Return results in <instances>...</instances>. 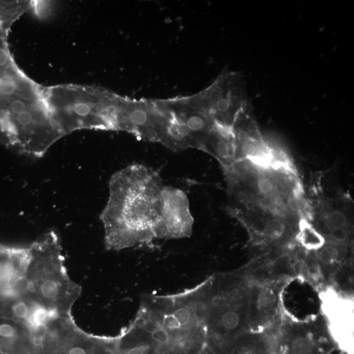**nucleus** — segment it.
<instances>
[{
    "label": "nucleus",
    "mask_w": 354,
    "mask_h": 354,
    "mask_svg": "<svg viewBox=\"0 0 354 354\" xmlns=\"http://www.w3.org/2000/svg\"><path fill=\"white\" fill-rule=\"evenodd\" d=\"M164 186L156 171L140 164L112 177L109 200L100 217L108 249L119 251L156 238Z\"/></svg>",
    "instance_id": "f257e3e1"
},
{
    "label": "nucleus",
    "mask_w": 354,
    "mask_h": 354,
    "mask_svg": "<svg viewBox=\"0 0 354 354\" xmlns=\"http://www.w3.org/2000/svg\"><path fill=\"white\" fill-rule=\"evenodd\" d=\"M9 30L0 24V143L30 137L50 116L42 85L24 74L8 44Z\"/></svg>",
    "instance_id": "f03ea898"
},
{
    "label": "nucleus",
    "mask_w": 354,
    "mask_h": 354,
    "mask_svg": "<svg viewBox=\"0 0 354 354\" xmlns=\"http://www.w3.org/2000/svg\"><path fill=\"white\" fill-rule=\"evenodd\" d=\"M43 93L48 111L63 136L83 129L117 131L116 93L78 84L43 86Z\"/></svg>",
    "instance_id": "7ed1b4c3"
},
{
    "label": "nucleus",
    "mask_w": 354,
    "mask_h": 354,
    "mask_svg": "<svg viewBox=\"0 0 354 354\" xmlns=\"http://www.w3.org/2000/svg\"><path fill=\"white\" fill-rule=\"evenodd\" d=\"M28 247L26 279L30 290L51 315H72L81 288L68 275L59 236L51 231Z\"/></svg>",
    "instance_id": "20e7f679"
},
{
    "label": "nucleus",
    "mask_w": 354,
    "mask_h": 354,
    "mask_svg": "<svg viewBox=\"0 0 354 354\" xmlns=\"http://www.w3.org/2000/svg\"><path fill=\"white\" fill-rule=\"evenodd\" d=\"M192 97L217 125L231 129L249 103L245 81L236 72L222 73L212 84Z\"/></svg>",
    "instance_id": "39448f33"
},
{
    "label": "nucleus",
    "mask_w": 354,
    "mask_h": 354,
    "mask_svg": "<svg viewBox=\"0 0 354 354\" xmlns=\"http://www.w3.org/2000/svg\"><path fill=\"white\" fill-rule=\"evenodd\" d=\"M36 354H115L111 341L89 335L72 315L53 316Z\"/></svg>",
    "instance_id": "423d86ee"
},
{
    "label": "nucleus",
    "mask_w": 354,
    "mask_h": 354,
    "mask_svg": "<svg viewBox=\"0 0 354 354\" xmlns=\"http://www.w3.org/2000/svg\"><path fill=\"white\" fill-rule=\"evenodd\" d=\"M168 118L160 101H138L118 95L117 131L127 132L146 141L160 142Z\"/></svg>",
    "instance_id": "0eeeda50"
},
{
    "label": "nucleus",
    "mask_w": 354,
    "mask_h": 354,
    "mask_svg": "<svg viewBox=\"0 0 354 354\" xmlns=\"http://www.w3.org/2000/svg\"><path fill=\"white\" fill-rule=\"evenodd\" d=\"M194 219L186 194L180 189L164 186L160 216L155 227L158 239H180L192 235Z\"/></svg>",
    "instance_id": "6e6552de"
},
{
    "label": "nucleus",
    "mask_w": 354,
    "mask_h": 354,
    "mask_svg": "<svg viewBox=\"0 0 354 354\" xmlns=\"http://www.w3.org/2000/svg\"><path fill=\"white\" fill-rule=\"evenodd\" d=\"M236 146V160H246L257 168H267L273 160V152L264 141L247 104L231 128ZM235 160V161H236Z\"/></svg>",
    "instance_id": "1a4fd4ad"
},
{
    "label": "nucleus",
    "mask_w": 354,
    "mask_h": 354,
    "mask_svg": "<svg viewBox=\"0 0 354 354\" xmlns=\"http://www.w3.org/2000/svg\"><path fill=\"white\" fill-rule=\"evenodd\" d=\"M203 150L214 156L224 169L229 168L236 160V146L233 132L215 124L199 146Z\"/></svg>",
    "instance_id": "9d476101"
},
{
    "label": "nucleus",
    "mask_w": 354,
    "mask_h": 354,
    "mask_svg": "<svg viewBox=\"0 0 354 354\" xmlns=\"http://www.w3.org/2000/svg\"><path fill=\"white\" fill-rule=\"evenodd\" d=\"M288 232V225L284 219L271 217L266 219L262 228L264 237L272 241L282 240Z\"/></svg>",
    "instance_id": "9b49d317"
},
{
    "label": "nucleus",
    "mask_w": 354,
    "mask_h": 354,
    "mask_svg": "<svg viewBox=\"0 0 354 354\" xmlns=\"http://www.w3.org/2000/svg\"><path fill=\"white\" fill-rule=\"evenodd\" d=\"M255 190L257 194L266 198H272L278 194V184L273 177L259 174L253 180Z\"/></svg>",
    "instance_id": "f8f14e48"
},
{
    "label": "nucleus",
    "mask_w": 354,
    "mask_h": 354,
    "mask_svg": "<svg viewBox=\"0 0 354 354\" xmlns=\"http://www.w3.org/2000/svg\"><path fill=\"white\" fill-rule=\"evenodd\" d=\"M276 302V295L271 289L263 288L257 294L256 302L259 312H270L275 306Z\"/></svg>",
    "instance_id": "ddd939ff"
},
{
    "label": "nucleus",
    "mask_w": 354,
    "mask_h": 354,
    "mask_svg": "<svg viewBox=\"0 0 354 354\" xmlns=\"http://www.w3.org/2000/svg\"><path fill=\"white\" fill-rule=\"evenodd\" d=\"M324 221L331 232L336 229H346L348 225L347 215L339 209H333L327 213Z\"/></svg>",
    "instance_id": "4468645a"
},
{
    "label": "nucleus",
    "mask_w": 354,
    "mask_h": 354,
    "mask_svg": "<svg viewBox=\"0 0 354 354\" xmlns=\"http://www.w3.org/2000/svg\"><path fill=\"white\" fill-rule=\"evenodd\" d=\"M240 323L241 316L239 313L233 310L225 311L220 319V324L222 328L227 331L236 330L239 327Z\"/></svg>",
    "instance_id": "2eb2a0df"
},
{
    "label": "nucleus",
    "mask_w": 354,
    "mask_h": 354,
    "mask_svg": "<svg viewBox=\"0 0 354 354\" xmlns=\"http://www.w3.org/2000/svg\"><path fill=\"white\" fill-rule=\"evenodd\" d=\"M339 255L338 248L333 245H327L320 250L318 257L321 263L325 265H331L339 260Z\"/></svg>",
    "instance_id": "dca6fc26"
},
{
    "label": "nucleus",
    "mask_w": 354,
    "mask_h": 354,
    "mask_svg": "<svg viewBox=\"0 0 354 354\" xmlns=\"http://www.w3.org/2000/svg\"><path fill=\"white\" fill-rule=\"evenodd\" d=\"M172 314L178 319L182 328L192 325L194 315H193L192 310L188 307L179 306L176 310L173 311Z\"/></svg>",
    "instance_id": "f3484780"
},
{
    "label": "nucleus",
    "mask_w": 354,
    "mask_h": 354,
    "mask_svg": "<svg viewBox=\"0 0 354 354\" xmlns=\"http://www.w3.org/2000/svg\"><path fill=\"white\" fill-rule=\"evenodd\" d=\"M162 327L168 331H177L182 329L180 322L172 313H168L163 316Z\"/></svg>",
    "instance_id": "a211bd4d"
},
{
    "label": "nucleus",
    "mask_w": 354,
    "mask_h": 354,
    "mask_svg": "<svg viewBox=\"0 0 354 354\" xmlns=\"http://www.w3.org/2000/svg\"><path fill=\"white\" fill-rule=\"evenodd\" d=\"M150 335L152 340L160 345H168L171 340L170 331L166 330L163 327L154 329Z\"/></svg>",
    "instance_id": "6ab92c4d"
},
{
    "label": "nucleus",
    "mask_w": 354,
    "mask_h": 354,
    "mask_svg": "<svg viewBox=\"0 0 354 354\" xmlns=\"http://www.w3.org/2000/svg\"><path fill=\"white\" fill-rule=\"evenodd\" d=\"M294 271L296 275L303 277V278H308L310 274V270L308 264L303 260H298L295 262Z\"/></svg>",
    "instance_id": "aec40b11"
},
{
    "label": "nucleus",
    "mask_w": 354,
    "mask_h": 354,
    "mask_svg": "<svg viewBox=\"0 0 354 354\" xmlns=\"http://www.w3.org/2000/svg\"><path fill=\"white\" fill-rule=\"evenodd\" d=\"M329 236L335 241L343 242L348 237V233L346 229H336L331 232Z\"/></svg>",
    "instance_id": "412c9836"
},
{
    "label": "nucleus",
    "mask_w": 354,
    "mask_h": 354,
    "mask_svg": "<svg viewBox=\"0 0 354 354\" xmlns=\"http://www.w3.org/2000/svg\"><path fill=\"white\" fill-rule=\"evenodd\" d=\"M221 354H233L229 353H222Z\"/></svg>",
    "instance_id": "4be33fe9"
}]
</instances>
